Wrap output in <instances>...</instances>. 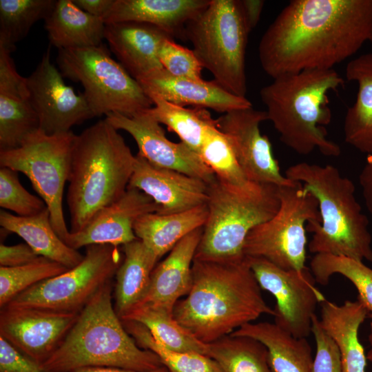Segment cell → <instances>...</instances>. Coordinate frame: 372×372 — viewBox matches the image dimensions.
<instances>
[{
	"instance_id": "obj_13",
	"label": "cell",
	"mask_w": 372,
	"mask_h": 372,
	"mask_svg": "<svg viewBox=\"0 0 372 372\" xmlns=\"http://www.w3.org/2000/svg\"><path fill=\"white\" fill-rule=\"evenodd\" d=\"M246 258L260 288L276 298L274 323L296 338L309 336L316 307L326 300L310 269H284L264 258Z\"/></svg>"
},
{
	"instance_id": "obj_22",
	"label": "cell",
	"mask_w": 372,
	"mask_h": 372,
	"mask_svg": "<svg viewBox=\"0 0 372 372\" xmlns=\"http://www.w3.org/2000/svg\"><path fill=\"white\" fill-rule=\"evenodd\" d=\"M202 233L203 227L187 235L154 267L149 288L137 305L149 304L173 312L176 302L191 289L192 264Z\"/></svg>"
},
{
	"instance_id": "obj_32",
	"label": "cell",
	"mask_w": 372,
	"mask_h": 372,
	"mask_svg": "<svg viewBox=\"0 0 372 372\" xmlns=\"http://www.w3.org/2000/svg\"><path fill=\"white\" fill-rule=\"evenodd\" d=\"M120 319L143 324L159 343L170 350L209 356V344L197 339L176 321L173 312L163 308L149 304L137 305Z\"/></svg>"
},
{
	"instance_id": "obj_42",
	"label": "cell",
	"mask_w": 372,
	"mask_h": 372,
	"mask_svg": "<svg viewBox=\"0 0 372 372\" xmlns=\"http://www.w3.org/2000/svg\"><path fill=\"white\" fill-rule=\"evenodd\" d=\"M311 333L316 344L313 372H342L338 347L321 326L320 319L316 315L313 317Z\"/></svg>"
},
{
	"instance_id": "obj_24",
	"label": "cell",
	"mask_w": 372,
	"mask_h": 372,
	"mask_svg": "<svg viewBox=\"0 0 372 372\" xmlns=\"http://www.w3.org/2000/svg\"><path fill=\"white\" fill-rule=\"evenodd\" d=\"M320 307V324L338 347L342 372H366V355L358 334L368 316L364 306L358 300L339 305L326 299Z\"/></svg>"
},
{
	"instance_id": "obj_50",
	"label": "cell",
	"mask_w": 372,
	"mask_h": 372,
	"mask_svg": "<svg viewBox=\"0 0 372 372\" xmlns=\"http://www.w3.org/2000/svg\"><path fill=\"white\" fill-rule=\"evenodd\" d=\"M369 41L372 43V30H371Z\"/></svg>"
},
{
	"instance_id": "obj_19",
	"label": "cell",
	"mask_w": 372,
	"mask_h": 372,
	"mask_svg": "<svg viewBox=\"0 0 372 372\" xmlns=\"http://www.w3.org/2000/svg\"><path fill=\"white\" fill-rule=\"evenodd\" d=\"M127 187L150 196L159 207L157 213L161 214L187 211L205 205L208 199V183L205 181L154 166L138 154Z\"/></svg>"
},
{
	"instance_id": "obj_21",
	"label": "cell",
	"mask_w": 372,
	"mask_h": 372,
	"mask_svg": "<svg viewBox=\"0 0 372 372\" xmlns=\"http://www.w3.org/2000/svg\"><path fill=\"white\" fill-rule=\"evenodd\" d=\"M167 38L173 37L148 23L126 21L105 24V39L111 51L136 80L163 68L158 51Z\"/></svg>"
},
{
	"instance_id": "obj_6",
	"label": "cell",
	"mask_w": 372,
	"mask_h": 372,
	"mask_svg": "<svg viewBox=\"0 0 372 372\" xmlns=\"http://www.w3.org/2000/svg\"><path fill=\"white\" fill-rule=\"evenodd\" d=\"M302 184L317 199L321 223L307 225L312 232L308 244L314 254H329L372 262V238L369 220L355 195L353 182L331 165L300 162L285 174Z\"/></svg>"
},
{
	"instance_id": "obj_2",
	"label": "cell",
	"mask_w": 372,
	"mask_h": 372,
	"mask_svg": "<svg viewBox=\"0 0 372 372\" xmlns=\"http://www.w3.org/2000/svg\"><path fill=\"white\" fill-rule=\"evenodd\" d=\"M245 258L239 262L194 259L191 289L174 306L176 321L210 344L263 314L273 316Z\"/></svg>"
},
{
	"instance_id": "obj_45",
	"label": "cell",
	"mask_w": 372,
	"mask_h": 372,
	"mask_svg": "<svg viewBox=\"0 0 372 372\" xmlns=\"http://www.w3.org/2000/svg\"><path fill=\"white\" fill-rule=\"evenodd\" d=\"M359 183L365 205L372 217V154L366 156L359 175Z\"/></svg>"
},
{
	"instance_id": "obj_36",
	"label": "cell",
	"mask_w": 372,
	"mask_h": 372,
	"mask_svg": "<svg viewBox=\"0 0 372 372\" xmlns=\"http://www.w3.org/2000/svg\"><path fill=\"white\" fill-rule=\"evenodd\" d=\"M54 0H0V44L14 51L32 26L45 19L52 10Z\"/></svg>"
},
{
	"instance_id": "obj_26",
	"label": "cell",
	"mask_w": 372,
	"mask_h": 372,
	"mask_svg": "<svg viewBox=\"0 0 372 372\" xmlns=\"http://www.w3.org/2000/svg\"><path fill=\"white\" fill-rule=\"evenodd\" d=\"M346 77L358 85L354 103L348 108L344 121L347 143L367 155L372 154V52L350 61Z\"/></svg>"
},
{
	"instance_id": "obj_20",
	"label": "cell",
	"mask_w": 372,
	"mask_h": 372,
	"mask_svg": "<svg viewBox=\"0 0 372 372\" xmlns=\"http://www.w3.org/2000/svg\"><path fill=\"white\" fill-rule=\"evenodd\" d=\"M136 81L147 95H157L181 107H200L223 114L252 107V103L246 97L229 93L214 80L175 76L163 68L153 71Z\"/></svg>"
},
{
	"instance_id": "obj_40",
	"label": "cell",
	"mask_w": 372,
	"mask_h": 372,
	"mask_svg": "<svg viewBox=\"0 0 372 372\" xmlns=\"http://www.w3.org/2000/svg\"><path fill=\"white\" fill-rule=\"evenodd\" d=\"M17 173L12 169L1 167L0 206L19 216H32L41 213L47 208L45 202L22 186Z\"/></svg>"
},
{
	"instance_id": "obj_11",
	"label": "cell",
	"mask_w": 372,
	"mask_h": 372,
	"mask_svg": "<svg viewBox=\"0 0 372 372\" xmlns=\"http://www.w3.org/2000/svg\"><path fill=\"white\" fill-rule=\"evenodd\" d=\"M76 135L71 131L48 134L41 130L12 149L0 151V165L24 174L45 202L53 229L64 242L70 233L63 211Z\"/></svg>"
},
{
	"instance_id": "obj_18",
	"label": "cell",
	"mask_w": 372,
	"mask_h": 372,
	"mask_svg": "<svg viewBox=\"0 0 372 372\" xmlns=\"http://www.w3.org/2000/svg\"><path fill=\"white\" fill-rule=\"evenodd\" d=\"M158 211L150 196L127 187L120 198L98 211L81 230L70 231L64 242L76 250L92 245H125L137 239L134 232L137 219Z\"/></svg>"
},
{
	"instance_id": "obj_1",
	"label": "cell",
	"mask_w": 372,
	"mask_h": 372,
	"mask_svg": "<svg viewBox=\"0 0 372 372\" xmlns=\"http://www.w3.org/2000/svg\"><path fill=\"white\" fill-rule=\"evenodd\" d=\"M372 30V0H292L263 34L262 70L272 79L329 70L355 54Z\"/></svg>"
},
{
	"instance_id": "obj_41",
	"label": "cell",
	"mask_w": 372,
	"mask_h": 372,
	"mask_svg": "<svg viewBox=\"0 0 372 372\" xmlns=\"http://www.w3.org/2000/svg\"><path fill=\"white\" fill-rule=\"evenodd\" d=\"M158 58L163 69L173 76L203 79L204 68L193 50L176 43L173 38H167L162 43Z\"/></svg>"
},
{
	"instance_id": "obj_4",
	"label": "cell",
	"mask_w": 372,
	"mask_h": 372,
	"mask_svg": "<svg viewBox=\"0 0 372 372\" xmlns=\"http://www.w3.org/2000/svg\"><path fill=\"white\" fill-rule=\"evenodd\" d=\"M112 281L80 311L63 340L41 365L48 372L89 367L149 371L163 366L158 356L141 348L125 329L112 303Z\"/></svg>"
},
{
	"instance_id": "obj_43",
	"label": "cell",
	"mask_w": 372,
	"mask_h": 372,
	"mask_svg": "<svg viewBox=\"0 0 372 372\" xmlns=\"http://www.w3.org/2000/svg\"><path fill=\"white\" fill-rule=\"evenodd\" d=\"M0 372H48L0 336Z\"/></svg>"
},
{
	"instance_id": "obj_25",
	"label": "cell",
	"mask_w": 372,
	"mask_h": 372,
	"mask_svg": "<svg viewBox=\"0 0 372 372\" xmlns=\"http://www.w3.org/2000/svg\"><path fill=\"white\" fill-rule=\"evenodd\" d=\"M50 43L58 50L102 45L105 23L79 8L73 0H58L45 19Z\"/></svg>"
},
{
	"instance_id": "obj_12",
	"label": "cell",
	"mask_w": 372,
	"mask_h": 372,
	"mask_svg": "<svg viewBox=\"0 0 372 372\" xmlns=\"http://www.w3.org/2000/svg\"><path fill=\"white\" fill-rule=\"evenodd\" d=\"M123 259L118 247L89 245L77 265L34 285L6 306L80 313L94 295L112 281Z\"/></svg>"
},
{
	"instance_id": "obj_33",
	"label": "cell",
	"mask_w": 372,
	"mask_h": 372,
	"mask_svg": "<svg viewBox=\"0 0 372 372\" xmlns=\"http://www.w3.org/2000/svg\"><path fill=\"white\" fill-rule=\"evenodd\" d=\"M39 130V118L29 101L27 86L1 89L0 151L19 147Z\"/></svg>"
},
{
	"instance_id": "obj_44",
	"label": "cell",
	"mask_w": 372,
	"mask_h": 372,
	"mask_svg": "<svg viewBox=\"0 0 372 372\" xmlns=\"http://www.w3.org/2000/svg\"><path fill=\"white\" fill-rule=\"evenodd\" d=\"M39 257L26 243L14 245H0L1 267H13L24 265L36 260Z\"/></svg>"
},
{
	"instance_id": "obj_27",
	"label": "cell",
	"mask_w": 372,
	"mask_h": 372,
	"mask_svg": "<svg viewBox=\"0 0 372 372\" xmlns=\"http://www.w3.org/2000/svg\"><path fill=\"white\" fill-rule=\"evenodd\" d=\"M231 334L262 342L267 349L269 364L274 372H313L314 358L307 338H296L274 322H251Z\"/></svg>"
},
{
	"instance_id": "obj_14",
	"label": "cell",
	"mask_w": 372,
	"mask_h": 372,
	"mask_svg": "<svg viewBox=\"0 0 372 372\" xmlns=\"http://www.w3.org/2000/svg\"><path fill=\"white\" fill-rule=\"evenodd\" d=\"M217 127L227 138L239 165L249 180L278 187L293 186L280 172L269 138L260 132L267 121L265 111L249 108L233 110L218 118Z\"/></svg>"
},
{
	"instance_id": "obj_34",
	"label": "cell",
	"mask_w": 372,
	"mask_h": 372,
	"mask_svg": "<svg viewBox=\"0 0 372 372\" xmlns=\"http://www.w3.org/2000/svg\"><path fill=\"white\" fill-rule=\"evenodd\" d=\"M209 356L223 372H274L266 347L250 337L226 335L209 344Z\"/></svg>"
},
{
	"instance_id": "obj_39",
	"label": "cell",
	"mask_w": 372,
	"mask_h": 372,
	"mask_svg": "<svg viewBox=\"0 0 372 372\" xmlns=\"http://www.w3.org/2000/svg\"><path fill=\"white\" fill-rule=\"evenodd\" d=\"M68 269L63 265L42 256L19 267H0L1 309L26 289Z\"/></svg>"
},
{
	"instance_id": "obj_37",
	"label": "cell",
	"mask_w": 372,
	"mask_h": 372,
	"mask_svg": "<svg viewBox=\"0 0 372 372\" xmlns=\"http://www.w3.org/2000/svg\"><path fill=\"white\" fill-rule=\"evenodd\" d=\"M121 321L136 344L156 354L169 372H223L211 357L198 353L170 350L159 343L143 324L130 320Z\"/></svg>"
},
{
	"instance_id": "obj_9",
	"label": "cell",
	"mask_w": 372,
	"mask_h": 372,
	"mask_svg": "<svg viewBox=\"0 0 372 372\" xmlns=\"http://www.w3.org/2000/svg\"><path fill=\"white\" fill-rule=\"evenodd\" d=\"M56 62L63 76L81 83L94 117L110 113L132 116L153 106L138 82L102 45L59 50Z\"/></svg>"
},
{
	"instance_id": "obj_28",
	"label": "cell",
	"mask_w": 372,
	"mask_h": 372,
	"mask_svg": "<svg viewBox=\"0 0 372 372\" xmlns=\"http://www.w3.org/2000/svg\"><path fill=\"white\" fill-rule=\"evenodd\" d=\"M207 216L206 204L174 214L149 213L137 219L134 232L159 260L184 237L203 227Z\"/></svg>"
},
{
	"instance_id": "obj_30",
	"label": "cell",
	"mask_w": 372,
	"mask_h": 372,
	"mask_svg": "<svg viewBox=\"0 0 372 372\" xmlns=\"http://www.w3.org/2000/svg\"><path fill=\"white\" fill-rule=\"evenodd\" d=\"M123 261L116 273L114 309L121 318L145 295L158 260L139 239L123 245Z\"/></svg>"
},
{
	"instance_id": "obj_8",
	"label": "cell",
	"mask_w": 372,
	"mask_h": 372,
	"mask_svg": "<svg viewBox=\"0 0 372 372\" xmlns=\"http://www.w3.org/2000/svg\"><path fill=\"white\" fill-rule=\"evenodd\" d=\"M250 32L240 0H210L187 24L185 32L214 80L241 97H246L247 92L245 55Z\"/></svg>"
},
{
	"instance_id": "obj_31",
	"label": "cell",
	"mask_w": 372,
	"mask_h": 372,
	"mask_svg": "<svg viewBox=\"0 0 372 372\" xmlns=\"http://www.w3.org/2000/svg\"><path fill=\"white\" fill-rule=\"evenodd\" d=\"M147 96L153 103V106L147 109L150 115L176 133L181 142L200 156L207 131L217 125V120L209 111L200 107L187 108L176 105L155 94Z\"/></svg>"
},
{
	"instance_id": "obj_38",
	"label": "cell",
	"mask_w": 372,
	"mask_h": 372,
	"mask_svg": "<svg viewBox=\"0 0 372 372\" xmlns=\"http://www.w3.org/2000/svg\"><path fill=\"white\" fill-rule=\"evenodd\" d=\"M200 157L211 169L216 179L227 186L245 189L254 183L246 177L230 143L217 125L207 131Z\"/></svg>"
},
{
	"instance_id": "obj_17",
	"label": "cell",
	"mask_w": 372,
	"mask_h": 372,
	"mask_svg": "<svg viewBox=\"0 0 372 372\" xmlns=\"http://www.w3.org/2000/svg\"><path fill=\"white\" fill-rule=\"evenodd\" d=\"M116 130L130 134L136 143L138 154L154 166L194 176L209 184L216 176L199 155L183 142L174 143L161 124L145 110L132 116L110 113L105 118Z\"/></svg>"
},
{
	"instance_id": "obj_5",
	"label": "cell",
	"mask_w": 372,
	"mask_h": 372,
	"mask_svg": "<svg viewBox=\"0 0 372 372\" xmlns=\"http://www.w3.org/2000/svg\"><path fill=\"white\" fill-rule=\"evenodd\" d=\"M135 161L118 130L105 119L76 135L67 193L70 232L81 230L98 211L124 194Z\"/></svg>"
},
{
	"instance_id": "obj_46",
	"label": "cell",
	"mask_w": 372,
	"mask_h": 372,
	"mask_svg": "<svg viewBox=\"0 0 372 372\" xmlns=\"http://www.w3.org/2000/svg\"><path fill=\"white\" fill-rule=\"evenodd\" d=\"M247 25L251 31L258 24L265 1L262 0H240Z\"/></svg>"
},
{
	"instance_id": "obj_35",
	"label": "cell",
	"mask_w": 372,
	"mask_h": 372,
	"mask_svg": "<svg viewBox=\"0 0 372 372\" xmlns=\"http://www.w3.org/2000/svg\"><path fill=\"white\" fill-rule=\"evenodd\" d=\"M310 270L316 282L327 285L334 274L347 278L356 288L358 300L372 320V269L363 261L344 256L329 254H314L310 262Z\"/></svg>"
},
{
	"instance_id": "obj_7",
	"label": "cell",
	"mask_w": 372,
	"mask_h": 372,
	"mask_svg": "<svg viewBox=\"0 0 372 372\" xmlns=\"http://www.w3.org/2000/svg\"><path fill=\"white\" fill-rule=\"evenodd\" d=\"M279 187L254 183L245 189L227 186L216 178L208 184V216L195 260L239 262L250 231L271 218L280 207Z\"/></svg>"
},
{
	"instance_id": "obj_10",
	"label": "cell",
	"mask_w": 372,
	"mask_h": 372,
	"mask_svg": "<svg viewBox=\"0 0 372 372\" xmlns=\"http://www.w3.org/2000/svg\"><path fill=\"white\" fill-rule=\"evenodd\" d=\"M280 207L268 220L252 229L245 240V257L264 258L284 269L306 267L308 225L321 223L317 199L300 183L279 187Z\"/></svg>"
},
{
	"instance_id": "obj_15",
	"label": "cell",
	"mask_w": 372,
	"mask_h": 372,
	"mask_svg": "<svg viewBox=\"0 0 372 372\" xmlns=\"http://www.w3.org/2000/svg\"><path fill=\"white\" fill-rule=\"evenodd\" d=\"M29 101L39 121V130L48 134L70 129L94 116L83 93L68 85L60 70L50 61V48L34 71L26 77Z\"/></svg>"
},
{
	"instance_id": "obj_49",
	"label": "cell",
	"mask_w": 372,
	"mask_h": 372,
	"mask_svg": "<svg viewBox=\"0 0 372 372\" xmlns=\"http://www.w3.org/2000/svg\"><path fill=\"white\" fill-rule=\"evenodd\" d=\"M369 341L371 345L369 351L367 352L366 359L372 363V322L370 324V333L369 335Z\"/></svg>"
},
{
	"instance_id": "obj_29",
	"label": "cell",
	"mask_w": 372,
	"mask_h": 372,
	"mask_svg": "<svg viewBox=\"0 0 372 372\" xmlns=\"http://www.w3.org/2000/svg\"><path fill=\"white\" fill-rule=\"evenodd\" d=\"M3 229L22 238L34 252L71 269L81 262L83 256L67 245L52 227L48 207L32 216H19L4 210L0 211Z\"/></svg>"
},
{
	"instance_id": "obj_16",
	"label": "cell",
	"mask_w": 372,
	"mask_h": 372,
	"mask_svg": "<svg viewBox=\"0 0 372 372\" xmlns=\"http://www.w3.org/2000/svg\"><path fill=\"white\" fill-rule=\"evenodd\" d=\"M79 314L6 306L0 311V336L42 364L59 347Z\"/></svg>"
},
{
	"instance_id": "obj_48",
	"label": "cell",
	"mask_w": 372,
	"mask_h": 372,
	"mask_svg": "<svg viewBox=\"0 0 372 372\" xmlns=\"http://www.w3.org/2000/svg\"><path fill=\"white\" fill-rule=\"evenodd\" d=\"M74 372H169L164 366L149 371H137L114 367H89L77 370Z\"/></svg>"
},
{
	"instance_id": "obj_3",
	"label": "cell",
	"mask_w": 372,
	"mask_h": 372,
	"mask_svg": "<svg viewBox=\"0 0 372 372\" xmlns=\"http://www.w3.org/2000/svg\"><path fill=\"white\" fill-rule=\"evenodd\" d=\"M260 91L267 120L281 141L296 153L308 155L318 149L337 157L340 145L328 138L325 126L332 119L329 94L344 85L334 69L309 70L275 79Z\"/></svg>"
},
{
	"instance_id": "obj_47",
	"label": "cell",
	"mask_w": 372,
	"mask_h": 372,
	"mask_svg": "<svg viewBox=\"0 0 372 372\" xmlns=\"http://www.w3.org/2000/svg\"><path fill=\"white\" fill-rule=\"evenodd\" d=\"M114 0H73L82 10L96 17H101L108 12Z\"/></svg>"
},
{
	"instance_id": "obj_23",
	"label": "cell",
	"mask_w": 372,
	"mask_h": 372,
	"mask_svg": "<svg viewBox=\"0 0 372 372\" xmlns=\"http://www.w3.org/2000/svg\"><path fill=\"white\" fill-rule=\"evenodd\" d=\"M210 0H114L103 17L105 24L138 22L156 26L172 37H185L187 24Z\"/></svg>"
}]
</instances>
